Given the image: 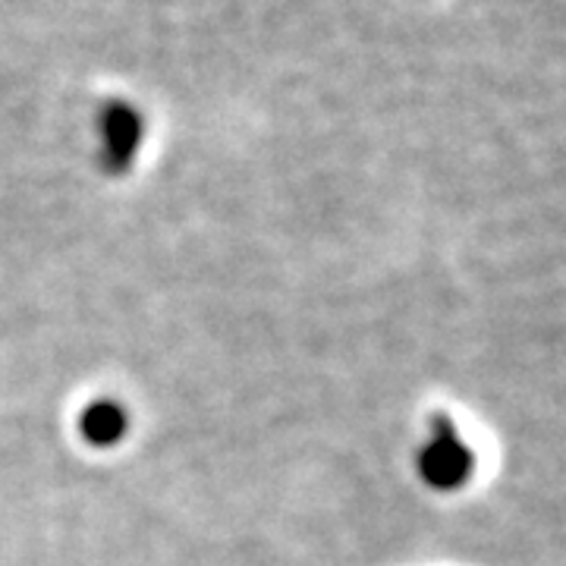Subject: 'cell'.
<instances>
[{"instance_id": "cell-1", "label": "cell", "mask_w": 566, "mask_h": 566, "mask_svg": "<svg viewBox=\"0 0 566 566\" xmlns=\"http://www.w3.org/2000/svg\"><path fill=\"white\" fill-rule=\"evenodd\" d=\"M475 472V453L465 444L447 412L431 416V438L419 450V475L434 491H457Z\"/></svg>"}, {"instance_id": "cell-2", "label": "cell", "mask_w": 566, "mask_h": 566, "mask_svg": "<svg viewBox=\"0 0 566 566\" xmlns=\"http://www.w3.org/2000/svg\"><path fill=\"white\" fill-rule=\"evenodd\" d=\"M98 136H102V170L107 177H123L129 174L139 155L145 139V117L126 98H111L98 111Z\"/></svg>"}, {"instance_id": "cell-3", "label": "cell", "mask_w": 566, "mask_h": 566, "mask_svg": "<svg viewBox=\"0 0 566 566\" xmlns=\"http://www.w3.org/2000/svg\"><path fill=\"white\" fill-rule=\"evenodd\" d=\"M126 409L114 400L85 406L80 416V434L92 447H114L126 434Z\"/></svg>"}]
</instances>
